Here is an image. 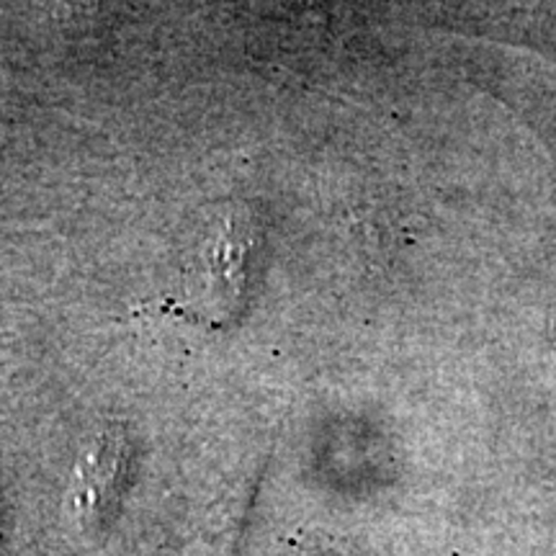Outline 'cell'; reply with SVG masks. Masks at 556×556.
I'll use <instances>...</instances> for the list:
<instances>
[{
  "label": "cell",
  "mask_w": 556,
  "mask_h": 556,
  "mask_svg": "<svg viewBox=\"0 0 556 556\" xmlns=\"http://www.w3.org/2000/svg\"><path fill=\"white\" fill-rule=\"evenodd\" d=\"M131 469V443L122 426L99 430L83 448L70 486V510L83 531H103L127 492Z\"/></svg>",
  "instance_id": "1"
}]
</instances>
